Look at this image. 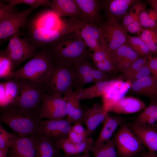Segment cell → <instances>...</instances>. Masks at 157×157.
Instances as JSON below:
<instances>
[{
    "mask_svg": "<svg viewBox=\"0 0 157 157\" xmlns=\"http://www.w3.org/2000/svg\"><path fill=\"white\" fill-rule=\"evenodd\" d=\"M111 53L115 58L120 72L129 67L140 57L126 44Z\"/></svg>",
    "mask_w": 157,
    "mask_h": 157,
    "instance_id": "obj_27",
    "label": "cell"
},
{
    "mask_svg": "<svg viewBox=\"0 0 157 157\" xmlns=\"http://www.w3.org/2000/svg\"><path fill=\"white\" fill-rule=\"evenodd\" d=\"M0 122L20 137L40 134L42 121L38 111L23 110L14 105L1 108Z\"/></svg>",
    "mask_w": 157,
    "mask_h": 157,
    "instance_id": "obj_1",
    "label": "cell"
},
{
    "mask_svg": "<svg viewBox=\"0 0 157 157\" xmlns=\"http://www.w3.org/2000/svg\"><path fill=\"white\" fill-rule=\"evenodd\" d=\"M20 137L14 133L6 131L0 124V149H9L11 140L13 138Z\"/></svg>",
    "mask_w": 157,
    "mask_h": 157,
    "instance_id": "obj_39",
    "label": "cell"
},
{
    "mask_svg": "<svg viewBox=\"0 0 157 157\" xmlns=\"http://www.w3.org/2000/svg\"><path fill=\"white\" fill-rule=\"evenodd\" d=\"M110 52L106 51L105 49L103 50L94 52H90L88 56L92 60L94 64L101 62L109 56Z\"/></svg>",
    "mask_w": 157,
    "mask_h": 157,
    "instance_id": "obj_42",
    "label": "cell"
},
{
    "mask_svg": "<svg viewBox=\"0 0 157 157\" xmlns=\"http://www.w3.org/2000/svg\"><path fill=\"white\" fill-rule=\"evenodd\" d=\"M146 107L145 103L138 98L122 97L113 102L106 111L108 113L130 114L142 111Z\"/></svg>",
    "mask_w": 157,
    "mask_h": 157,
    "instance_id": "obj_16",
    "label": "cell"
},
{
    "mask_svg": "<svg viewBox=\"0 0 157 157\" xmlns=\"http://www.w3.org/2000/svg\"><path fill=\"white\" fill-rule=\"evenodd\" d=\"M150 117L157 120V100L150 101L149 105L136 117L134 122H139Z\"/></svg>",
    "mask_w": 157,
    "mask_h": 157,
    "instance_id": "obj_37",
    "label": "cell"
},
{
    "mask_svg": "<svg viewBox=\"0 0 157 157\" xmlns=\"http://www.w3.org/2000/svg\"><path fill=\"white\" fill-rule=\"evenodd\" d=\"M140 37L146 44L153 54H157V29H144Z\"/></svg>",
    "mask_w": 157,
    "mask_h": 157,
    "instance_id": "obj_34",
    "label": "cell"
},
{
    "mask_svg": "<svg viewBox=\"0 0 157 157\" xmlns=\"http://www.w3.org/2000/svg\"><path fill=\"white\" fill-rule=\"evenodd\" d=\"M96 68L106 74L114 76L115 73L119 71L117 61L110 52L109 56L103 61L94 64Z\"/></svg>",
    "mask_w": 157,
    "mask_h": 157,
    "instance_id": "obj_33",
    "label": "cell"
},
{
    "mask_svg": "<svg viewBox=\"0 0 157 157\" xmlns=\"http://www.w3.org/2000/svg\"><path fill=\"white\" fill-rule=\"evenodd\" d=\"M126 124L148 151L157 153V129L140 125L134 122Z\"/></svg>",
    "mask_w": 157,
    "mask_h": 157,
    "instance_id": "obj_21",
    "label": "cell"
},
{
    "mask_svg": "<svg viewBox=\"0 0 157 157\" xmlns=\"http://www.w3.org/2000/svg\"><path fill=\"white\" fill-rule=\"evenodd\" d=\"M148 65L152 75L157 80V56L149 57Z\"/></svg>",
    "mask_w": 157,
    "mask_h": 157,
    "instance_id": "obj_45",
    "label": "cell"
},
{
    "mask_svg": "<svg viewBox=\"0 0 157 157\" xmlns=\"http://www.w3.org/2000/svg\"><path fill=\"white\" fill-rule=\"evenodd\" d=\"M9 149H0V157H8Z\"/></svg>",
    "mask_w": 157,
    "mask_h": 157,
    "instance_id": "obj_51",
    "label": "cell"
},
{
    "mask_svg": "<svg viewBox=\"0 0 157 157\" xmlns=\"http://www.w3.org/2000/svg\"><path fill=\"white\" fill-rule=\"evenodd\" d=\"M14 70L10 60L4 55L1 51L0 53V77L7 79Z\"/></svg>",
    "mask_w": 157,
    "mask_h": 157,
    "instance_id": "obj_36",
    "label": "cell"
},
{
    "mask_svg": "<svg viewBox=\"0 0 157 157\" xmlns=\"http://www.w3.org/2000/svg\"><path fill=\"white\" fill-rule=\"evenodd\" d=\"M54 66L46 88L47 93L63 97L72 90L75 79L74 63L54 61Z\"/></svg>",
    "mask_w": 157,
    "mask_h": 157,
    "instance_id": "obj_4",
    "label": "cell"
},
{
    "mask_svg": "<svg viewBox=\"0 0 157 157\" xmlns=\"http://www.w3.org/2000/svg\"><path fill=\"white\" fill-rule=\"evenodd\" d=\"M0 83L1 108L14 104L20 92V84L18 78L10 77Z\"/></svg>",
    "mask_w": 157,
    "mask_h": 157,
    "instance_id": "obj_19",
    "label": "cell"
},
{
    "mask_svg": "<svg viewBox=\"0 0 157 157\" xmlns=\"http://www.w3.org/2000/svg\"><path fill=\"white\" fill-rule=\"evenodd\" d=\"M20 84V92L15 104L21 109L27 111H38L45 88L29 80L18 78Z\"/></svg>",
    "mask_w": 157,
    "mask_h": 157,
    "instance_id": "obj_5",
    "label": "cell"
},
{
    "mask_svg": "<svg viewBox=\"0 0 157 157\" xmlns=\"http://www.w3.org/2000/svg\"><path fill=\"white\" fill-rule=\"evenodd\" d=\"M82 15L81 21L90 24L99 26L102 22L101 11V0H74Z\"/></svg>",
    "mask_w": 157,
    "mask_h": 157,
    "instance_id": "obj_15",
    "label": "cell"
},
{
    "mask_svg": "<svg viewBox=\"0 0 157 157\" xmlns=\"http://www.w3.org/2000/svg\"><path fill=\"white\" fill-rule=\"evenodd\" d=\"M54 63L51 53L46 47H43L40 49L23 66L13 71L9 77L29 80L46 89L53 69Z\"/></svg>",
    "mask_w": 157,
    "mask_h": 157,
    "instance_id": "obj_2",
    "label": "cell"
},
{
    "mask_svg": "<svg viewBox=\"0 0 157 157\" xmlns=\"http://www.w3.org/2000/svg\"><path fill=\"white\" fill-rule=\"evenodd\" d=\"M79 34L88 48L93 52L105 49L98 26L85 23Z\"/></svg>",
    "mask_w": 157,
    "mask_h": 157,
    "instance_id": "obj_24",
    "label": "cell"
},
{
    "mask_svg": "<svg viewBox=\"0 0 157 157\" xmlns=\"http://www.w3.org/2000/svg\"><path fill=\"white\" fill-rule=\"evenodd\" d=\"M8 40L6 48L1 51L10 60L14 69L24 61L33 57L38 51L25 38H21L19 31L9 38Z\"/></svg>",
    "mask_w": 157,
    "mask_h": 157,
    "instance_id": "obj_7",
    "label": "cell"
},
{
    "mask_svg": "<svg viewBox=\"0 0 157 157\" xmlns=\"http://www.w3.org/2000/svg\"><path fill=\"white\" fill-rule=\"evenodd\" d=\"M16 6L8 3H0V23L3 21L13 13L16 12Z\"/></svg>",
    "mask_w": 157,
    "mask_h": 157,
    "instance_id": "obj_41",
    "label": "cell"
},
{
    "mask_svg": "<svg viewBox=\"0 0 157 157\" xmlns=\"http://www.w3.org/2000/svg\"><path fill=\"white\" fill-rule=\"evenodd\" d=\"M89 138V137L80 135L71 130L69 132L67 138L72 143L79 144L85 142Z\"/></svg>",
    "mask_w": 157,
    "mask_h": 157,
    "instance_id": "obj_43",
    "label": "cell"
},
{
    "mask_svg": "<svg viewBox=\"0 0 157 157\" xmlns=\"http://www.w3.org/2000/svg\"><path fill=\"white\" fill-rule=\"evenodd\" d=\"M88 57L80 59L74 63L75 72L74 88L76 90L84 88L86 84L96 83L99 80L100 71L92 66Z\"/></svg>",
    "mask_w": 157,
    "mask_h": 157,
    "instance_id": "obj_11",
    "label": "cell"
},
{
    "mask_svg": "<svg viewBox=\"0 0 157 157\" xmlns=\"http://www.w3.org/2000/svg\"><path fill=\"white\" fill-rule=\"evenodd\" d=\"M73 25L65 23L58 29L50 30L35 26L26 39L37 50L47 45L54 42L67 34L74 31Z\"/></svg>",
    "mask_w": 157,
    "mask_h": 157,
    "instance_id": "obj_9",
    "label": "cell"
},
{
    "mask_svg": "<svg viewBox=\"0 0 157 157\" xmlns=\"http://www.w3.org/2000/svg\"><path fill=\"white\" fill-rule=\"evenodd\" d=\"M35 9L30 7L14 13L0 23V41L6 40L18 32L19 28L26 24L28 17Z\"/></svg>",
    "mask_w": 157,
    "mask_h": 157,
    "instance_id": "obj_13",
    "label": "cell"
},
{
    "mask_svg": "<svg viewBox=\"0 0 157 157\" xmlns=\"http://www.w3.org/2000/svg\"><path fill=\"white\" fill-rule=\"evenodd\" d=\"M112 139L118 157H134L145 147L126 124L122 125Z\"/></svg>",
    "mask_w": 157,
    "mask_h": 157,
    "instance_id": "obj_6",
    "label": "cell"
},
{
    "mask_svg": "<svg viewBox=\"0 0 157 157\" xmlns=\"http://www.w3.org/2000/svg\"><path fill=\"white\" fill-rule=\"evenodd\" d=\"M125 44L140 56H153L147 45L140 37H133L127 35Z\"/></svg>",
    "mask_w": 157,
    "mask_h": 157,
    "instance_id": "obj_31",
    "label": "cell"
},
{
    "mask_svg": "<svg viewBox=\"0 0 157 157\" xmlns=\"http://www.w3.org/2000/svg\"><path fill=\"white\" fill-rule=\"evenodd\" d=\"M131 83L129 92V94L144 96L150 101L157 100V80L152 75Z\"/></svg>",
    "mask_w": 157,
    "mask_h": 157,
    "instance_id": "obj_17",
    "label": "cell"
},
{
    "mask_svg": "<svg viewBox=\"0 0 157 157\" xmlns=\"http://www.w3.org/2000/svg\"><path fill=\"white\" fill-rule=\"evenodd\" d=\"M50 7L51 11L59 18L67 17L81 21V13L74 0H52Z\"/></svg>",
    "mask_w": 157,
    "mask_h": 157,
    "instance_id": "obj_22",
    "label": "cell"
},
{
    "mask_svg": "<svg viewBox=\"0 0 157 157\" xmlns=\"http://www.w3.org/2000/svg\"><path fill=\"white\" fill-rule=\"evenodd\" d=\"M134 157H141V156H134Z\"/></svg>",
    "mask_w": 157,
    "mask_h": 157,
    "instance_id": "obj_53",
    "label": "cell"
},
{
    "mask_svg": "<svg viewBox=\"0 0 157 157\" xmlns=\"http://www.w3.org/2000/svg\"><path fill=\"white\" fill-rule=\"evenodd\" d=\"M5 2L16 6L18 4L28 5L35 9L40 6L50 7L51 1L48 0H7Z\"/></svg>",
    "mask_w": 157,
    "mask_h": 157,
    "instance_id": "obj_38",
    "label": "cell"
},
{
    "mask_svg": "<svg viewBox=\"0 0 157 157\" xmlns=\"http://www.w3.org/2000/svg\"><path fill=\"white\" fill-rule=\"evenodd\" d=\"M98 26L103 45L107 51L111 52L125 44L126 32L117 22L107 19Z\"/></svg>",
    "mask_w": 157,
    "mask_h": 157,
    "instance_id": "obj_8",
    "label": "cell"
},
{
    "mask_svg": "<svg viewBox=\"0 0 157 157\" xmlns=\"http://www.w3.org/2000/svg\"><path fill=\"white\" fill-rule=\"evenodd\" d=\"M71 130L80 135L85 137H89L86 130L82 125L81 124L79 123H75V124L72 126Z\"/></svg>",
    "mask_w": 157,
    "mask_h": 157,
    "instance_id": "obj_48",
    "label": "cell"
},
{
    "mask_svg": "<svg viewBox=\"0 0 157 157\" xmlns=\"http://www.w3.org/2000/svg\"><path fill=\"white\" fill-rule=\"evenodd\" d=\"M103 104L96 103L85 112L84 118L86 131L88 136L93 134L102 122L108 115Z\"/></svg>",
    "mask_w": 157,
    "mask_h": 157,
    "instance_id": "obj_20",
    "label": "cell"
},
{
    "mask_svg": "<svg viewBox=\"0 0 157 157\" xmlns=\"http://www.w3.org/2000/svg\"><path fill=\"white\" fill-rule=\"evenodd\" d=\"M61 149L67 156H76L83 153H89L94 145L93 139L89 138L85 142L79 144H75L71 142L67 138L56 142Z\"/></svg>",
    "mask_w": 157,
    "mask_h": 157,
    "instance_id": "obj_28",
    "label": "cell"
},
{
    "mask_svg": "<svg viewBox=\"0 0 157 157\" xmlns=\"http://www.w3.org/2000/svg\"><path fill=\"white\" fill-rule=\"evenodd\" d=\"M141 26L139 20H135L126 28L125 31L131 33H137L141 31Z\"/></svg>",
    "mask_w": 157,
    "mask_h": 157,
    "instance_id": "obj_47",
    "label": "cell"
},
{
    "mask_svg": "<svg viewBox=\"0 0 157 157\" xmlns=\"http://www.w3.org/2000/svg\"><path fill=\"white\" fill-rule=\"evenodd\" d=\"M148 57L140 56L129 67L121 71L123 78L126 80L131 82L135 74L148 63Z\"/></svg>",
    "mask_w": 157,
    "mask_h": 157,
    "instance_id": "obj_35",
    "label": "cell"
},
{
    "mask_svg": "<svg viewBox=\"0 0 157 157\" xmlns=\"http://www.w3.org/2000/svg\"><path fill=\"white\" fill-rule=\"evenodd\" d=\"M51 10L38 20L35 26L50 30H54L61 28L66 19H61Z\"/></svg>",
    "mask_w": 157,
    "mask_h": 157,
    "instance_id": "obj_30",
    "label": "cell"
},
{
    "mask_svg": "<svg viewBox=\"0 0 157 157\" xmlns=\"http://www.w3.org/2000/svg\"><path fill=\"white\" fill-rule=\"evenodd\" d=\"M64 97L66 102V118L72 123L84 122L85 112L81 106V99L76 91L72 90Z\"/></svg>",
    "mask_w": 157,
    "mask_h": 157,
    "instance_id": "obj_23",
    "label": "cell"
},
{
    "mask_svg": "<svg viewBox=\"0 0 157 157\" xmlns=\"http://www.w3.org/2000/svg\"><path fill=\"white\" fill-rule=\"evenodd\" d=\"M91 152L93 157H118L114 141L112 138L98 147H92Z\"/></svg>",
    "mask_w": 157,
    "mask_h": 157,
    "instance_id": "obj_32",
    "label": "cell"
},
{
    "mask_svg": "<svg viewBox=\"0 0 157 157\" xmlns=\"http://www.w3.org/2000/svg\"><path fill=\"white\" fill-rule=\"evenodd\" d=\"M135 0H101L102 9L108 19H112L117 22L126 14L128 8L137 3Z\"/></svg>",
    "mask_w": 157,
    "mask_h": 157,
    "instance_id": "obj_18",
    "label": "cell"
},
{
    "mask_svg": "<svg viewBox=\"0 0 157 157\" xmlns=\"http://www.w3.org/2000/svg\"><path fill=\"white\" fill-rule=\"evenodd\" d=\"M138 17V16L136 13H134L132 12L130 14H126L123 18L122 24L120 26L122 28H122L125 31L126 27L137 19Z\"/></svg>",
    "mask_w": 157,
    "mask_h": 157,
    "instance_id": "obj_46",
    "label": "cell"
},
{
    "mask_svg": "<svg viewBox=\"0 0 157 157\" xmlns=\"http://www.w3.org/2000/svg\"><path fill=\"white\" fill-rule=\"evenodd\" d=\"M147 3L156 10L157 13V0H148Z\"/></svg>",
    "mask_w": 157,
    "mask_h": 157,
    "instance_id": "obj_50",
    "label": "cell"
},
{
    "mask_svg": "<svg viewBox=\"0 0 157 157\" xmlns=\"http://www.w3.org/2000/svg\"><path fill=\"white\" fill-rule=\"evenodd\" d=\"M141 157H157V153L148 151L144 153Z\"/></svg>",
    "mask_w": 157,
    "mask_h": 157,
    "instance_id": "obj_49",
    "label": "cell"
},
{
    "mask_svg": "<svg viewBox=\"0 0 157 157\" xmlns=\"http://www.w3.org/2000/svg\"><path fill=\"white\" fill-rule=\"evenodd\" d=\"M35 157H57L61 149L58 144L41 134L36 136Z\"/></svg>",
    "mask_w": 157,
    "mask_h": 157,
    "instance_id": "obj_29",
    "label": "cell"
},
{
    "mask_svg": "<svg viewBox=\"0 0 157 157\" xmlns=\"http://www.w3.org/2000/svg\"><path fill=\"white\" fill-rule=\"evenodd\" d=\"M57 157H90L89 153H84L83 154L80 156H67L64 155L63 156L58 155Z\"/></svg>",
    "mask_w": 157,
    "mask_h": 157,
    "instance_id": "obj_52",
    "label": "cell"
},
{
    "mask_svg": "<svg viewBox=\"0 0 157 157\" xmlns=\"http://www.w3.org/2000/svg\"><path fill=\"white\" fill-rule=\"evenodd\" d=\"M44 47L50 51L55 61L74 63L88 56L90 52L79 31L68 33L57 41Z\"/></svg>",
    "mask_w": 157,
    "mask_h": 157,
    "instance_id": "obj_3",
    "label": "cell"
},
{
    "mask_svg": "<svg viewBox=\"0 0 157 157\" xmlns=\"http://www.w3.org/2000/svg\"><path fill=\"white\" fill-rule=\"evenodd\" d=\"M139 21L141 26L151 29H157V22L149 17L148 13L145 11L140 12Z\"/></svg>",
    "mask_w": 157,
    "mask_h": 157,
    "instance_id": "obj_40",
    "label": "cell"
},
{
    "mask_svg": "<svg viewBox=\"0 0 157 157\" xmlns=\"http://www.w3.org/2000/svg\"><path fill=\"white\" fill-rule=\"evenodd\" d=\"M36 145V136L12 139L8 157H35Z\"/></svg>",
    "mask_w": 157,
    "mask_h": 157,
    "instance_id": "obj_14",
    "label": "cell"
},
{
    "mask_svg": "<svg viewBox=\"0 0 157 157\" xmlns=\"http://www.w3.org/2000/svg\"><path fill=\"white\" fill-rule=\"evenodd\" d=\"M148 63L141 68L133 76L131 82L137 80L144 76L151 75Z\"/></svg>",
    "mask_w": 157,
    "mask_h": 157,
    "instance_id": "obj_44",
    "label": "cell"
},
{
    "mask_svg": "<svg viewBox=\"0 0 157 157\" xmlns=\"http://www.w3.org/2000/svg\"><path fill=\"white\" fill-rule=\"evenodd\" d=\"M124 119L120 115H108L104 122L103 127L96 140L94 147L100 146L110 140L119 125L124 121Z\"/></svg>",
    "mask_w": 157,
    "mask_h": 157,
    "instance_id": "obj_26",
    "label": "cell"
},
{
    "mask_svg": "<svg viewBox=\"0 0 157 157\" xmlns=\"http://www.w3.org/2000/svg\"><path fill=\"white\" fill-rule=\"evenodd\" d=\"M73 123L66 118L42 121L40 134L54 142L67 138Z\"/></svg>",
    "mask_w": 157,
    "mask_h": 157,
    "instance_id": "obj_12",
    "label": "cell"
},
{
    "mask_svg": "<svg viewBox=\"0 0 157 157\" xmlns=\"http://www.w3.org/2000/svg\"><path fill=\"white\" fill-rule=\"evenodd\" d=\"M120 82V80L116 78L107 81L99 82L89 87L76 91L81 100L91 99L102 96L119 84Z\"/></svg>",
    "mask_w": 157,
    "mask_h": 157,
    "instance_id": "obj_25",
    "label": "cell"
},
{
    "mask_svg": "<svg viewBox=\"0 0 157 157\" xmlns=\"http://www.w3.org/2000/svg\"><path fill=\"white\" fill-rule=\"evenodd\" d=\"M38 113L41 119L46 118L51 120L64 119L66 117L64 97L45 92Z\"/></svg>",
    "mask_w": 157,
    "mask_h": 157,
    "instance_id": "obj_10",
    "label": "cell"
}]
</instances>
